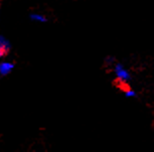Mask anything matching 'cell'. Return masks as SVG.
Listing matches in <instances>:
<instances>
[{
	"label": "cell",
	"instance_id": "6da1fadb",
	"mask_svg": "<svg viewBox=\"0 0 154 152\" xmlns=\"http://www.w3.org/2000/svg\"><path fill=\"white\" fill-rule=\"evenodd\" d=\"M114 72H115L116 77H117V79L121 82V83H127V82L130 81V79H131L129 72H128L123 66L120 65V64H118V65L115 66Z\"/></svg>",
	"mask_w": 154,
	"mask_h": 152
},
{
	"label": "cell",
	"instance_id": "7a4b0ae2",
	"mask_svg": "<svg viewBox=\"0 0 154 152\" xmlns=\"http://www.w3.org/2000/svg\"><path fill=\"white\" fill-rule=\"evenodd\" d=\"M14 68L13 64L9 62H1L0 63V76H6L12 71Z\"/></svg>",
	"mask_w": 154,
	"mask_h": 152
},
{
	"label": "cell",
	"instance_id": "3957f363",
	"mask_svg": "<svg viewBox=\"0 0 154 152\" xmlns=\"http://www.w3.org/2000/svg\"><path fill=\"white\" fill-rule=\"evenodd\" d=\"M9 48H10V45H9V42H8V40L5 39L4 36H0V57H2L6 54Z\"/></svg>",
	"mask_w": 154,
	"mask_h": 152
},
{
	"label": "cell",
	"instance_id": "277c9868",
	"mask_svg": "<svg viewBox=\"0 0 154 152\" xmlns=\"http://www.w3.org/2000/svg\"><path fill=\"white\" fill-rule=\"evenodd\" d=\"M31 19L33 20V21H36V22H40V23H43L46 21V18L42 14H38V13H33L30 15Z\"/></svg>",
	"mask_w": 154,
	"mask_h": 152
},
{
	"label": "cell",
	"instance_id": "5b68a950",
	"mask_svg": "<svg viewBox=\"0 0 154 152\" xmlns=\"http://www.w3.org/2000/svg\"><path fill=\"white\" fill-rule=\"evenodd\" d=\"M125 96H126L127 98H134L136 96V93L133 90H126V92H125Z\"/></svg>",
	"mask_w": 154,
	"mask_h": 152
}]
</instances>
